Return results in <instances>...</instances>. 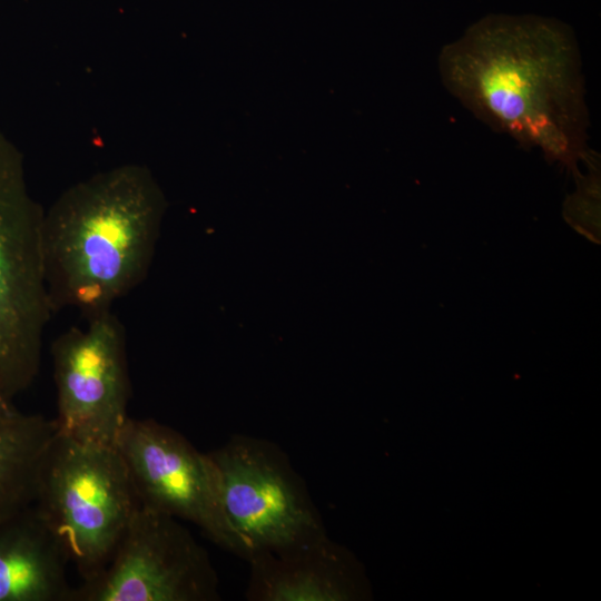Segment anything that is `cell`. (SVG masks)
Masks as SVG:
<instances>
[{"instance_id": "6da1fadb", "label": "cell", "mask_w": 601, "mask_h": 601, "mask_svg": "<svg viewBox=\"0 0 601 601\" xmlns=\"http://www.w3.org/2000/svg\"><path fill=\"white\" fill-rule=\"evenodd\" d=\"M439 71L477 119L580 173L578 161L590 154L589 115L569 32L542 21H487L441 50Z\"/></svg>"}, {"instance_id": "7a4b0ae2", "label": "cell", "mask_w": 601, "mask_h": 601, "mask_svg": "<svg viewBox=\"0 0 601 601\" xmlns=\"http://www.w3.org/2000/svg\"><path fill=\"white\" fill-rule=\"evenodd\" d=\"M162 209L150 171L137 164L91 175L45 210L42 253L52 312L85 318L111 309L144 279Z\"/></svg>"}, {"instance_id": "3957f363", "label": "cell", "mask_w": 601, "mask_h": 601, "mask_svg": "<svg viewBox=\"0 0 601 601\" xmlns=\"http://www.w3.org/2000/svg\"><path fill=\"white\" fill-rule=\"evenodd\" d=\"M138 505L116 446L57 433L43 459L33 506L83 582L109 564Z\"/></svg>"}, {"instance_id": "277c9868", "label": "cell", "mask_w": 601, "mask_h": 601, "mask_svg": "<svg viewBox=\"0 0 601 601\" xmlns=\"http://www.w3.org/2000/svg\"><path fill=\"white\" fill-rule=\"evenodd\" d=\"M45 209L24 160L0 131V390L10 400L36 380L52 315L43 268Z\"/></svg>"}, {"instance_id": "5b68a950", "label": "cell", "mask_w": 601, "mask_h": 601, "mask_svg": "<svg viewBox=\"0 0 601 601\" xmlns=\"http://www.w3.org/2000/svg\"><path fill=\"white\" fill-rule=\"evenodd\" d=\"M207 454L247 562L259 553H293L328 535L305 480L276 443L236 434Z\"/></svg>"}, {"instance_id": "8992f818", "label": "cell", "mask_w": 601, "mask_h": 601, "mask_svg": "<svg viewBox=\"0 0 601 601\" xmlns=\"http://www.w3.org/2000/svg\"><path fill=\"white\" fill-rule=\"evenodd\" d=\"M207 550L171 515L140 504L109 564L72 601H218Z\"/></svg>"}, {"instance_id": "52a82bcc", "label": "cell", "mask_w": 601, "mask_h": 601, "mask_svg": "<svg viewBox=\"0 0 601 601\" xmlns=\"http://www.w3.org/2000/svg\"><path fill=\"white\" fill-rule=\"evenodd\" d=\"M116 447L141 506L194 523L216 545L247 561L223 510L207 453L152 418L128 417Z\"/></svg>"}, {"instance_id": "ba28073f", "label": "cell", "mask_w": 601, "mask_h": 601, "mask_svg": "<svg viewBox=\"0 0 601 601\" xmlns=\"http://www.w3.org/2000/svg\"><path fill=\"white\" fill-rule=\"evenodd\" d=\"M52 344L57 433L116 446L130 397L126 333L111 309L86 318Z\"/></svg>"}, {"instance_id": "9c48e42d", "label": "cell", "mask_w": 601, "mask_h": 601, "mask_svg": "<svg viewBox=\"0 0 601 601\" xmlns=\"http://www.w3.org/2000/svg\"><path fill=\"white\" fill-rule=\"evenodd\" d=\"M248 563V601H347L357 595L354 563L328 535L293 553L256 554Z\"/></svg>"}, {"instance_id": "30bf717a", "label": "cell", "mask_w": 601, "mask_h": 601, "mask_svg": "<svg viewBox=\"0 0 601 601\" xmlns=\"http://www.w3.org/2000/svg\"><path fill=\"white\" fill-rule=\"evenodd\" d=\"M68 563L33 504L0 522V601H72Z\"/></svg>"}, {"instance_id": "8fae6325", "label": "cell", "mask_w": 601, "mask_h": 601, "mask_svg": "<svg viewBox=\"0 0 601 601\" xmlns=\"http://www.w3.org/2000/svg\"><path fill=\"white\" fill-rule=\"evenodd\" d=\"M56 435L55 421L39 414L18 412L0 421V522L33 504Z\"/></svg>"}, {"instance_id": "7c38bea8", "label": "cell", "mask_w": 601, "mask_h": 601, "mask_svg": "<svg viewBox=\"0 0 601 601\" xmlns=\"http://www.w3.org/2000/svg\"><path fill=\"white\" fill-rule=\"evenodd\" d=\"M589 173L574 176L577 190L569 195L563 205V218L580 235L599 245L600 226V168L597 158L590 154L583 160Z\"/></svg>"}, {"instance_id": "4fadbf2b", "label": "cell", "mask_w": 601, "mask_h": 601, "mask_svg": "<svg viewBox=\"0 0 601 601\" xmlns=\"http://www.w3.org/2000/svg\"><path fill=\"white\" fill-rule=\"evenodd\" d=\"M19 411L13 406L12 400L8 398L0 390V421L8 418Z\"/></svg>"}]
</instances>
